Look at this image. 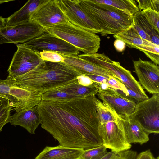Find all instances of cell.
I'll return each instance as SVG.
<instances>
[{"mask_svg": "<svg viewBox=\"0 0 159 159\" xmlns=\"http://www.w3.org/2000/svg\"><path fill=\"white\" fill-rule=\"evenodd\" d=\"M96 98L41 100L37 105L41 127L62 146L85 150L102 145Z\"/></svg>", "mask_w": 159, "mask_h": 159, "instance_id": "cell-1", "label": "cell"}, {"mask_svg": "<svg viewBox=\"0 0 159 159\" xmlns=\"http://www.w3.org/2000/svg\"><path fill=\"white\" fill-rule=\"evenodd\" d=\"M82 75L64 62L44 61L29 72L12 79L18 87L41 95L48 91L70 84Z\"/></svg>", "mask_w": 159, "mask_h": 159, "instance_id": "cell-2", "label": "cell"}, {"mask_svg": "<svg viewBox=\"0 0 159 159\" xmlns=\"http://www.w3.org/2000/svg\"><path fill=\"white\" fill-rule=\"evenodd\" d=\"M79 4L102 28L101 34H115L131 26L133 16L112 6L94 0H77Z\"/></svg>", "mask_w": 159, "mask_h": 159, "instance_id": "cell-3", "label": "cell"}, {"mask_svg": "<svg viewBox=\"0 0 159 159\" xmlns=\"http://www.w3.org/2000/svg\"><path fill=\"white\" fill-rule=\"evenodd\" d=\"M44 31L61 39L85 54L97 53L100 48L99 36L69 22L43 28Z\"/></svg>", "mask_w": 159, "mask_h": 159, "instance_id": "cell-4", "label": "cell"}, {"mask_svg": "<svg viewBox=\"0 0 159 159\" xmlns=\"http://www.w3.org/2000/svg\"><path fill=\"white\" fill-rule=\"evenodd\" d=\"M78 56L106 68L128 89L144 96L148 97L130 71L123 67L120 62L111 60L104 53H83Z\"/></svg>", "mask_w": 159, "mask_h": 159, "instance_id": "cell-5", "label": "cell"}, {"mask_svg": "<svg viewBox=\"0 0 159 159\" xmlns=\"http://www.w3.org/2000/svg\"><path fill=\"white\" fill-rule=\"evenodd\" d=\"M129 117L149 134L159 133V94L136 104Z\"/></svg>", "mask_w": 159, "mask_h": 159, "instance_id": "cell-6", "label": "cell"}, {"mask_svg": "<svg viewBox=\"0 0 159 159\" xmlns=\"http://www.w3.org/2000/svg\"><path fill=\"white\" fill-rule=\"evenodd\" d=\"M7 71L9 76L13 79L19 77L31 70L44 61L39 53L21 44L17 45Z\"/></svg>", "mask_w": 159, "mask_h": 159, "instance_id": "cell-7", "label": "cell"}, {"mask_svg": "<svg viewBox=\"0 0 159 159\" xmlns=\"http://www.w3.org/2000/svg\"><path fill=\"white\" fill-rule=\"evenodd\" d=\"M68 21L90 32L101 34L102 29L79 4L77 0H56Z\"/></svg>", "mask_w": 159, "mask_h": 159, "instance_id": "cell-8", "label": "cell"}, {"mask_svg": "<svg viewBox=\"0 0 159 159\" xmlns=\"http://www.w3.org/2000/svg\"><path fill=\"white\" fill-rule=\"evenodd\" d=\"M21 44L39 53L43 51H48L65 55H78L80 52L67 42L45 32L38 37Z\"/></svg>", "mask_w": 159, "mask_h": 159, "instance_id": "cell-9", "label": "cell"}, {"mask_svg": "<svg viewBox=\"0 0 159 159\" xmlns=\"http://www.w3.org/2000/svg\"><path fill=\"white\" fill-rule=\"evenodd\" d=\"M45 32L36 22H29L0 29V44L13 43H24L38 37Z\"/></svg>", "mask_w": 159, "mask_h": 159, "instance_id": "cell-10", "label": "cell"}, {"mask_svg": "<svg viewBox=\"0 0 159 159\" xmlns=\"http://www.w3.org/2000/svg\"><path fill=\"white\" fill-rule=\"evenodd\" d=\"M99 133L102 145L113 152L117 153L129 150L131 148L117 121V122L100 124Z\"/></svg>", "mask_w": 159, "mask_h": 159, "instance_id": "cell-11", "label": "cell"}, {"mask_svg": "<svg viewBox=\"0 0 159 159\" xmlns=\"http://www.w3.org/2000/svg\"><path fill=\"white\" fill-rule=\"evenodd\" d=\"M139 81L143 88L152 94H159V67L150 61L139 58L133 61Z\"/></svg>", "mask_w": 159, "mask_h": 159, "instance_id": "cell-12", "label": "cell"}, {"mask_svg": "<svg viewBox=\"0 0 159 159\" xmlns=\"http://www.w3.org/2000/svg\"><path fill=\"white\" fill-rule=\"evenodd\" d=\"M30 21H34L44 28L68 20L59 7L56 0H49L32 14Z\"/></svg>", "mask_w": 159, "mask_h": 159, "instance_id": "cell-13", "label": "cell"}, {"mask_svg": "<svg viewBox=\"0 0 159 159\" xmlns=\"http://www.w3.org/2000/svg\"><path fill=\"white\" fill-rule=\"evenodd\" d=\"M116 39L123 41L128 47L138 49L144 53L159 54V46L142 38L132 25L120 32L113 35Z\"/></svg>", "mask_w": 159, "mask_h": 159, "instance_id": "cell-14", "label": "cell"}, {"mask_svg": "<svg viewBox=\"0 0 159 159\" xmlns=\"http://www.w3.org/2000/svg\"><path fill=\"white\" fill-rule=\"evenodd\" d=\"M96 95L102 102L110 105L119 115L129 116L133 111L136 105L111 88L99 92Z\"/></svg>", "mask_w": 159, "mask_h": 159, "instance_id": "cell-15", "label": "cell"}, {"mask_svg": "<svg viewBox=\"0 0 159 159\" xmlns=\"http://www.w3.org/2000/svg\"><path fill=\"white\" fill-rule=\"evenodd\" d=\"M117 121L129 143H137L142 145L149 140V134L129 116L119 115Z\"/></svg>", "mask_w": 159, "mask_h": 159, "instance_id": "cell-16", "label": "cell"}, {"mask_svg": "<svg viewBox=\"0 0 159 159\" xmlns=\"http://www.w3.org/2000/svg\"><path fill=\"white\" fill-rule=\"evenodd\" d=\"M64 62L73 67L82 74H91L108 77L114 76L110 71L98 65L81 58L78 55L62 54Z\"/></svg>", "mask_w": 159, "mask_h": 159, "instance_id": "cell-17", "label": "cell"}, {"mask_svg": "<svg viewBox=\"0 0 159 159\" xmlns=\"http://www.w3.org/2000/svg\"><path fill=\"white\" fill-rule=\"evenodd\" d=\"M10 123L11 125L24 128L31 134H35V130L40 124L37 106L16 112L11 116Z\"/></svg>", "mask_w": 159, "mask_h": 159, "instance_id": "cell-18", "label": "cell"}, {"mask_svg": "<svg viewBox=\"0 0 159 159\" xmlns=\"http://www.w3.org/2000/svg\"><path fill=\"white\" fill-rule=\"evenodd\" d=\"M49 0H29L19 10L6 18V26H12L30 21L32 14Z\"/></svg>", "mask_w": 159, "mask_h": 159, "instance_id": "cell-19", "label": "cell"}, {"mask_svg": "<svg viewBox=\"0 0 159 159\" xmlns=\"http://www.w3.org/2000/svg\"><path fill=\"white\" fill-rule=\"evenodd\" d=\"M84 150L59 145L46 146L35 159H81Z\"/></svg>", "mask_w": 159, "mask_h": 159, "instance_id": "cell-20", "label": "cell"}, {"mask_svg": "<svg viewBox=\"0 0 159 159\" xmlns=\"http://www.w3.org/2000/svg\"><path fill=\"white\" fill-rule=\"evenodd\" d=\"M53 89L86 98L96 95L99 92V85L98 83L94 82L91 85L83 86L79 84L76 79L70 84Z\"/></svg>", "mask_w": 159, "mask_h": 159, "instance_id": "cell-21", "label": "cell"}, {"mask_svg": "<svg viewBox=\"0 0 159 159\" xmlns=\"http://www.w3.org/2000/svg\"><path fill=\"white\" fill-rule=\"evenodd\" d=\"M95 104L100 124H104L108 122H117L119 115L110 105L97 98Z\"/></svg>", "mask_w": 159, "mask_h": 159, "instance_id": "cell-22", "label": "cell"}, {"mask_svg": "<svg viewBox=\"0 0 159 159\" xmlns=\"http://www.w3.org/2000/svg\"><path fill=\"white\" fill-rule=\"evenodd\" d=\"M98 3L104 4L116 7L134 16L139 12L136 0H94Z\"/></svg>", "mask_w": 159, "mask_h": 159, "instance_id": "cell-23", "label": "cell"}, {"mask_svg": "<svg viewBox=\"0 0 159 159\" xmlns=\"http://www.w3.org/2000/svg\"><path fill=\"white\" fill-rule=\"evenodd\" d=\"M19 89L11 77L8 76L4 80L0 79V94L8 98L12 104V108L17 102L15 98L18 93Z\"/></svg>", "mask_w": 159, "mask_h": 159, "instance_id": "cell-24", "label": "cell"}, {"mask_svg": "<svg viewBox=\"0 0 159 159\" xmlns=\"http://www.w3.org/2000/svg\"><path fill=\"white\" fill-rule=\"evenodd\" d=\"M134 22L151 39L152 42L159 46V32L155 30L141 14V11L133 16Z\"/></svg>", "mask_w": 159, "mask_h": 159, "instance_id": "cell-25", "label": "cell"}, {"mask_svg": "<svg viewBox=\"0 0 159 159\" xmlns=\"http://www.w3.org/2000/svg\"><path fill=\"white\" fill-rule=\"evenodd\" d=\"M41 96L42 100L55 101H67L84 98L54 89L43 93Z\"/></svg>", "mask_w": 159, "mask_h": 159, "instance_id": "cell-26", "label": "cell"}, {"mask_svg": "<svg viewBox=\"0 0 159 159\" xmlns=\"http://www.w3.org/2000/svg\"><path fill=\"white\" fill-rule=\"evenodd\" d=\"M11 102L7 99L0 97V133L4 126L11 122Z\"/></svg>", "mask_w": 159, "mask_h": 159, "instance_id": "cell-27", "label": "cell"}, {"mask_svg": "<svg viewBox=\"0 0 159 159\" xmlns=\"http://www.w3.org/2000/svg\"><path fill=\"white\" fill-rule=\"evenodd\" d=\"M107 148L103 145L84 150L81 159H101L107 152Z\"/></svg>", "mask_w": 159, "mask_h": 159, "instance_id": "cell-28", "label": "cell"}, {"mask_svg": "<svg viewBox=\"0 0 159 159\" xmlns=\"http://www.w3.org/2000/svg\"><path fill=\"white\" fill-rule=\"evenodd\" d=\"M137 155L136 151L129 150L117 153L111 151L107 152L101 159H135Z\"/></svg>", "mask_w": 159, "mask_h": 159, "instance_id": "cell-29", "label": "cell"}, {"mask_svg": "<svg viewBox=\"0 0 159 159\" xmlns=\"http://www.w3.org/2000/svg\"><path fill=\"white\" fill-rule=\"evenodd\" d=\"M141 12L153 28L159 32V12L151 9L143 10Z\"/></svg>", "mask_w": 159, "mask_h": 159, "instance_id": "cell-30", "label": "cell"}, {"mask_svg": "<svg viewBox=\"0 0 159 159\" xmlns=\"http://www.w3.org/2000/svg\"><path fill=\"white\" fill-rule=\"evenodd\" d=\"M40 56L44 61L52 62H64V57L62 55L52 51H43L39 53Z\"/></svg>", "mask_w": 159, "mask_h": 159, "instance_id": "cell-31", "label": "cell"}, {"mask_svg": "<svg viewBox=\"0 0 159 159\" xmlns=\"http://www.w3.org/2000/svg\"><path fill=\"white\" fill-rule=\"evenodd\" d=\"M118 93L133 102L136 104L144 100L149 98L139 94L126 87L124 91L115 90Z\"/></svg>", "mask_w": 159, "mask_h": 159, "instance_id": "cell-32", "label": "cell"}, {"mask_svg": "<svg viewBox=\"0 0 159 159\" xmlns=\"http://www.w3.org/2000/svg\"><path fill=\"white\" fill-rule=\"evenodd\" d=\"M140 11L151 9L159 12V0H136Z\"/></svg>", "mask_w": 159, "mask_h": 159, "instance_id": "cell-33", "label": "cell"}, {"mask_svg": "<svg viewBox=\"0 0 159 159\" xmlns=\"http://www.w3.org/2000/svg\"><path fill=\"white\" fill-rule=\"evenodd\" d=\"M110 86L115 90H125L126 87L118 79L113 76H110L107 81Z\"/></svg>", "mask_w": 159, "mask_h": 159, "instance_id": "cell-34", "label": "cell"}, {"mask_svg": "<svg viewBox=\"0 0 159 159\" xmlns=\"http://www.w3.org/2000/svg\"><path fill=\"white\" fill-rule=\"evenodd\" d=\"M135 159H159V157H155L151 150L148 149L138 154Z\"/></svg>", "mask_w": 159, "mask_h": 159, "instance_id": "cell-35", "label": "cell"}, {"mask_svg": "<svg viewBox=\"0 0 159 159\" xmlns=\"http://www.w3.org/2000/svg\"><path fill=\"white\" fill-rule=\"evenodd\" d=\"M77 80L79 84L83 86H89L92 84L94 82L92 80L84 75L78 76Z\"/></svg>", "mask_w": 159, "mask_h": 159, "instance_id": "cell-36", "label": "cell"}, {"mask_svg": "<svg viewBox=\"0 0 159 159\" xmlns=\"http://www.w3.org/2000/svg\"><path fill=\"white\" fill-rule=\"evenodd\" d=\"M85 75L89 77L93 82L99 83H107L108 77H106L99 75L91 74H84Z\"/></svg>", "mask_w": 159, "mask_h": 159, "instance_id": "cell-37", "label": "cell"}, {"mask_svg": "<svg viewBox=\"0 0 159 159\" xmlns=\"http://www.w3.org/2000/svg\"><path fill=\"white\" fill-rule=\"evenodd\" d=\"M114 46L116 49L119 52H123L125 49L126 44L122 40L116 39L114 42Z\"/></svg>", "mask_w": 159, "mask_h": 159, "instance_id": "cell-38", "label": "cell"}, {"mask_svg": "<svg viewBox=\"0 0 159 159\" xmlns=\"http://www.w3.org/2000/svg\"><path fill=\"white\" fill-rule=\"evenodd\" d=\"M6 26V18L0 16V29Z\"/></svg>", "mask_w": 159, "mask_h": 159, "instance_id": "cell-39", "label": "cell"}, {"mask_svg": "<svg viewBox=\"0 0 159 159\" xmlns=\"http://www.w3.org/2000/svg\"><path fill=\"white\" fill-rule=\"evenodd\" d=\"M12 1V0H0V4H2V3L7 2H10Z\"/></svg>", "mask_w": 159, "mask_h": 159, "instance_id": "cell-40", "label": "cell"}, {"mask_svg": "<svg viewBox=\"0 0 159 159\" xmlns=\"http://www.w3.org/2000/svg\"><path fill=\"white\" fill-rule=\"evenodd\" d=\"M0 97L7 99L9 100L8 98L7 97L3 96L2 94H0Z\"/></svg>", "mask_w": 159, "mask_h": 159, "instance_id": "cell-41", "label": "cell"}, {"mask_svg": "<svg viewBox=\"0 0 159 159\" xmlns=\"http://www.w3.org/2000/svg\"></svg>", "mask_w": 159, "mask_h": 159, "instance_id": "cell-42", "label": "cell"}]
</instances>
